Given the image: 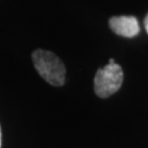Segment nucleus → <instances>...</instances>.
Masks as SVG:
<instances>
[{
  "label": "nucleus",
  "mask_w": 148,
  "mask_h": 148,
  "mask_svg": "<svg viewBox=\"0 0 148 148\" xmlns=\"http://www.w3.org/2000/svg\"><path fill=\"white\" fill-rule=\"evenodd\" d=\"M32 60L38 75L49 85L60 87L65 84L66 68L58 56L44 49H35Z\"/></svg>",
  "instance_id": "nucleus-1"
},
{
  "label": "nucleus",
  "mask_w": 148,
  "mask_h": 148,
  "mask_svg": "<svg viewBox=\"0 0 148 148\" xmlns=\"http://www.w3.org/2000/svg\"><path fill=\"white\" fill-rule=\"evenodd\" d=\"M123 82L121 66L110 59L109 64L98 69L95 77V92L99 98H108L120 90Z\"/></svg>",
  "instance_id": "nucleus-2"
},
{
  "label": "nucleus",
  "mask_w": 148,
  "mask_h": 148,
  "mask_svg": "<svg viewBox=\"0 0 148 148\" xmlns=\"http://www.w3.org/2000/svg\"><path fill=\"white\" fill-rule=\"evenodd\" d=\"M110 27L117 35L124 37H134L139 33V25L135 16H113L109 21Z\"/></svg>",
  "instance_id": "nucleus-3"
},
{
  "label": "nucleus",
  "mask_w": 148,
  "mask_h": 148,
  "mask_svg": "<svg viewBox=\"0 0 148 148\" xmlns=\"http://www.w3.org/2000/svg\"><path fill=\"white\" fill-rule=\"evenodd\" d=\"M144 23H145V29H146V31H147V33H148V14L146 16V18H145Z\"/></svg>",
  "instance_id": "nucleus-4"
},
{
  "label": "nucleus",
  "mask_w": 148,
  "mask_h": 148,
  "mask_svg": "<svg viewBox=\"0 0 148 148\" xmlns=\"http://www.w3.org/2000/svg\"><path fill=\"white\" fill-rule=\"evenodd\" d=\"M1 143H2V133H1V126H0V148H1Z\"/></svg>",
  "instance_id": "nucleus-5"
}]
</instances>
